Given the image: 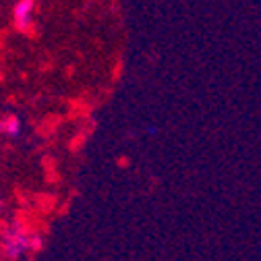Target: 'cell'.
<instances>
[{
    "label": "cell",
    "mask_w": 261,
    "mask_h": 261,
    "mask_svg": "<svg viewBox=\"0 0 261 261\" xmlns=\"http://www.w3.org/2000/svg\"><path fill=\"white\" fill-rule=\"evenodd\" d=\"M44 245L42 234L25 230V224L15 220L3 230V255L9 261H17L27 253H36Z\"/></svg>",
    "instance_id": "cell-1"
},
{
    "label": "cell",
    "mask_w": 261,
    "mask_h": 261,
    "mask_svg": "<svg viewBox=\"0 0 261 261\" xmlns=\"http://www.w3.org/2000/svg\"><path fill=\"white\" fill-rule=\"evenodd\" d=\"M36 9H38V0H17L13 5V25L19 34L31 31V27L36 23Z\"/></svg>",
    "instance_id": "cell-2"
},
{
    "label": "cell",
    "mask_w": 261,
    "mask_h": 261,
    "mask_svg": "<svg viewBox=\"0 0 261 261\" xmlns=\"http://www.w3.org/2000/svg\"><path fill=\"white\" fill-rule=\"evenodd\" d=\"M3 133L9 137H19L21 135V120L17 116H7L3 120Z\"/></svg>",
    "instance_id": "cell-3"
},
{
    "label": "cell",
    "mask_w": 261,
    "mask_h": 261,
    "mask_svg": "<svg viewBox=\"0 0 261 261\" xmlns=\"http://www.w3.org/2000/svg\"><path fill=\"white\" fill-rule=\"evenodd\" d=\"M5 207H7V203H5L3 199H0V214H3V212H5Z\"/></svg>",
    "instance_id": "cell-4"
},
{
    "label": "cell",
    "mask_w": 261,
    "mask_h": 261,
    "mask_svg": "<svg viewBox=\"0 0 261 261\" xmlns=\"http://www.w3.org/2000/svg\"><path fill=\"white\" fill-rule=\"evenodd\" d=\"M0 133H3V120H0Z\"/></svg>",
    "instance_id": "cell-5"
}]
</instances>
